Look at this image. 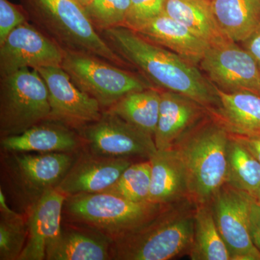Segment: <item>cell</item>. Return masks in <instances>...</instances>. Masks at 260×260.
Listing matches in <instances>:
<instances>
[{
    "mask_svg": "<svg viewBox=\"0 0 260 260\" xmlns=\"http://www.w3.org/2000/svg\"><path fill=\"white\" fill-rule=\"evenodd\" d=\"M101 34L155 88L190 97L207 109L220 104L216 88L199 67L126 27L108 29Z\"/></svg>",
    "mask_w": 260,
    "mask_h": 260,
    "instance_id": "cell-1",
    "label": "cell"
},
{
    "mask_svg": "<svg viewBox=\"0 0 260 260\" xmlns=\"http://www.w3.org/2000/svg\"><path fill=\"white\" fill-rule=\"evenodd\" d=\"M229 133L208 114L188 129L170 149L185 173L189 200L208 204L225 184Z\"/></svg>",
    "mask_w": 260,
    "mask_h": 260,
    "instance_id": "cell-2",
    "label": "cell"
},
{
    "mask_svg": "<svg viewBox=\"0 0 260 260\" xmlns=\"http://www.w3.org/2000/svg\"><path fill=\"white\" fill-rule=\"evenodd\" d=\"M196 205L190 200L164 205L155 216L113 241V259L169 260L188 255Z\"/></svg>",
    "mask_w": 260,
    "mask_h": 260,
    "instance_id": "cell-3",
    "label": "cell"
},
{
    "mask_svg": "<svg viewBox=\"0 0 260 260\" xmlns=\"http://www.w3.org/2000/svg\"><path fill=\"white\" fill-rule=\"evenodd\" d=\"M29 22L64 51L99 56L112 64L133 68L108 44L74 0H21Z\"/></svg>",
    "mask_w": 260,
    "mask_h": 260,
    "instance_id": "cell-4",
    "label": "cell"
},
{
    "mask_svg": "<svg viewBox=\"0 0 260 260\" xmlns=\"http://www.w3.org/2000/svg\"><path fill=\"white\" fill-rule=\"evenodd\" d=\"M164 205L135 203L101 191L67 197L64 210L70 218L114 241L155 216Z\"/></svg>",
    "mask_w": 260,
    "mask_h": 260,
    "instance_id": "cell-5",
    "label": "cell"
},
{
    "mask_svg": "<svg viewBox=\"0 0 260 260\" xmlns=\"http://www.w3.org/2000/svg\"><path fill=\"white\" fill-rule=\"evenodd\" d=\"M50 112L47 86L37 70L25 68L0 76L2 138L49 120Z\"/></svg>",
    "mask_w": 260,
    "mask_h": 260,
    "instance_id": "cell-6",
    "label": "cell"
},
{
    "mask_svg": "<svg viewBox=\"0 0 260 260\" xmlns=\"http://www.w3.org/2000/svg\"><path fill=\"white\" fill-rule=\"evenodd\" d=\"M61 67L73 83L95 99L102 109H109L127 94L153 88L138 72L121 68L92 54L64 51Z\"/></svg>",
    "mask_w": 260,
    "mask_h": 260,
    "instance_id": "cell-7",
    "label": "cell"
},
{
    "mask_svg": "<svg viewBox=\"0 0 260 260\" xmlns=\"http://www.w3.org/2000/svg\"><path fill=\"white\" fill-rule=\"evenodd\" d=\"M13 153L7 160V170L20 198L30 207L65 177L76 159L66 152Z\"/></svg>",
    "mask_w": 260,
    "mask_h": 260,
    "instance_id": "cell-8",
    "label": "cell"
},
{
    "mask_svg": "<svg viewBox=\"0 0 260 260\" xmlns=\"http://www.w3.org/2000/svg\"><path fill=\"white\" fill-rule=\"evenodd\" d=\"M198 67L222 91H249L260 95L259 67L239 43L229 41L210 47Z\"/></svg>",
    "mask_w": 260,
    "mask_h": 260,
    "instance_id": "cell-9",
    "label": "cell"
},
{
    "mask_svg": "<svg viewBox=\"0 0 260 260\" xmlns=\"http://www.w3.org/2000/svg\"><path fill=\"white\" fill-rule=\"evenodd\" d=\"M83 133L93 153L101 156L149 159L158 150L153 136L109 110L84 126Z\"/></svg>",
    "mask_w": 260,
    "mask_h": 260,
    "instance_id": "cell-10",
    "label": "cell"
},
{
    "mask_svg": "<svg viewBox=\"0 0 260 260\" xmlns=\"http://www.w3.org/2000/svg\"><path fill=\"white\" fill-rule=\"evenodd\" d=\"M251 195L225 183L210 205L219 232L232 260H260V252L249 234Z\"/></svg>",
    "mask_w": 260,
    "mask_h": 260,
    "instance_id": "cell-11",
    "label": "cell"
},
{
    "mask_svg": "<svg viewBox=\"0 0 260 260\" xmlns=\"http://www.w3.org/2000/svg\"><path fill=\"white\" fill-rule=\"evenodd\" d=\"M64 50L30 22L15 28L0 45V76L28 68L61 66Z\"/></svg>",
    "mask_w": 260,
    "mask_h": 260,
    "instance_id": "cell-12",
    "label": "cell"
},
{
    "mask_svg": "<svg viewBox=\"0 0 260 260\" xmlns=\"http://www.w3.org/2000/svg\"><path fill=\"white\" fill-rule=\"evenodd\" d=\"M36 70L47 86L51 107L49 120L83 128L100 119L103 112L99 103L80 90L61 66Z\"/></svg>",
    "mask_w": 260,
    "mask_h": 260,
    "instance_id": "cell-13",
    "label": "cell"
},
{
    "mask_svg": "<svg viewBox=\"0 0 260 260\" xmlns=\"http://www.w3.org/2000/svg\"><path fill=\"white\" fill-rule=\"evenodd\" d=\"M66 198L64 193L53 188L30 207L26 243L18 260L46 259L47 248L61 232V213Z\"/></svg>",
    "mask_w": 260,
    "mask_h": 260,
    "instance_id": "cell-14",
    "label": "cell"
},
{
    "mask_svg": "<svg viewBox=\"0 0 260 260\" xmlns=\"http://www.w3.org/2000/svg\"><path fill=\"white\" fill-rule=\"evenodd\" d=\"M133 164L129 158L83 156L75 160L56 188L67 197L104 191Z\"/></svg>",
    "mask_w": 260,
    "mask_h": 260,
    "instance_id": "cell-15",
    "label": "cell"
},
{
    "mask_svg": "<svg viewBox=\"0 0 260 260\" xmlns=\"http://www.w3.org/2000/svg\"><path fill=\"white\" fill-rule=\"evenodd\" d=\"M208 114L207 108L190 97L160 90L158 121L153 136L157 149L172 148L181 135Z\"/></svg>",
    "mask_w": 260,
    "mask_h": 260,
    "instance_id": "cell-16",
    "label": "cell"
},
{
    "mask_svg": "<svg viewBox=\"0 0 260 260\" xmlns=\"http://www.w3.org/2000/svg\"><path fill=\"white\" fill-rule=\"evenodd\" d=\"M215 88L220 104L207 109L208 114L230 135L259 136L260 95L249 91L229 93Z\"/></svg>",
    "mask_w": 260,
    "mask_h": 260,
    "instance_id": "cell-17",
    "label": "cell"
},
{
    "mask_svg": "<svg viewBox=\"0 0 260 260\" xmlns=\"http://www.w3.org/2000/svg\"><path fill=\"white\" fill-rule=\"evenodd\" d=\"M72 127L47 120L17 135L2 138V148L8 153H71L78 148V137Z\"/></svg>",
    "mask_w": 260,
    "mask_h": 260,
    "instance_id": "cell-18",
    "label": "cell"
},
{
    "mask_svg": "<svg viewBox=\"0 0 260 260\" xmlns=\"http://www.w3.org/2000/svg\"><path fill=\"white\" fill-rule=\"evenodd\" d=\"M135 32L196 66L199 65L210 47L185 25L165 13L150 20Z\"/></svg>",
    "mask_w": 260,
    "mask_h": 260,
    "instance_id": "cell-19",
    "label": "cell"
},
{
    "mask_svg": "<svg viewBox=\"0 0 260 260\" xmlns=\"http://www.w3.org/2000/svg\"><path fill=\"white\" fill-rule=\"evenodd\" d=\"M149 160L151 162L150 203L167 205L189 200L185 173L172 149L157 150Z\"/></svg>",
    "mask_w": 260,
    "mask_h": 260,
    "instance_id": "cell-20",
    "label": "cell"
},
{
    "mask_svg": "<svg viewBox=\"0 0 260 260\" xmlns=\"http://www.w3.org/2000/svg\"><path fill=\"white\" fill-rule=\"evenodd\" d=\"M164 13L185 25L210 47L232 41L220 28L211 0H167Z\"/></svg>",
    "mask_w": 260,
    "mask_h": 260,
    "instance_id": "cell-21",
    "label": "cell"
},
{
    "mask_svg": "<svg viewBox=\"0 0 260 260\" xmlns=\"http://www.w3.org/2000/svg\"><path fill=\"white\" fill-rule=\"evenodd\" d=\"M112 241L104 234L77 229H62L47 249L48 260H107L112 259Z\"/></svg>",
    "mask_w": 260,
    "mask_h": 260,
    "instance_id": "cell-22",
    "label": "cell"
},
{
    "mask_svg": "<svg viewBox=\"0 0 260 260\" xmlns=\"http://www.w3.org/2000/svg\"><path fill=\"white\" fill-rule=\"evenodd\" d=\"M214 14L230 40L242 42L260 26V0H211Z\"/></svg>",
    "mask_w": 260,
    "mask_h": 260,
    "instance_id": "cell-23",
    "label": "cell"
},
{
    "mask_svg": "<svg viewBox=\"0 0 260 260\" xmlns=\"http://www.w3.org/2000/svg\"><path fill=\"white\" fill-rule=\"evenodd\" d=\"M188 256L191 260H232L210 203L196 205L192 244Z\"/></svg>",
    "mask_w": 260,
    "mask_h": 260,
    "instance_id": "cell-24",
    "label": "cell"
},
{
    "mask_svg": "<svg viewBox=\"0 0 260 260\" xmlns=\"http://www.w3.org/2000/svg\"><path fill=\"white\" fill-rule=\"evenodd\" d=\"M160 104V90L153 87L127 94L107 110L153 137Z\"/></svg>",
    "mask_w": 260,
    "mask_h": 260,
    "instance_id": "cell-25",
    "label": "cell"
},
{
    "mask_svg": "<svg viewBox=\"0 0 260 260\" xmlns=\"http://www.w3.org/2000/svg\"><path fill=\"white\" fill-rule=\"evenodd\" d=\"M229 136L225 183L254 198L260 186V164L240 142Z\"/></svg>",
    "mask_w": 260,
    "mask_h": 260,
    "instance_id": "cell-26",
    "label": "cell"
},
{
    "mask_svg": "<svg viewBox=\"0 0 260 260\" xmlns=\"http://www.w3.org/2000/svg\"><path fill=\"white\" fill-rule=\"evenodd\" d=\"M151 181L149 159L126 168L114 185L104 191L135 203H148Z\"/></svg>",
    "mask_w": 260,
    "mask_h": 260,
    "instance_id": "cell-27",
    "label": "cell"
},
{
    "mask_svg": "<svg viewBox=\"0 0 260 260\" xmlns=\"http://www.w3.org/2000/svg\"><path fill=\"white\" fill-rule=\"evenodd\" d=\"M27 239V225L20 214L1 213L0 259L18 260Z\"/></svg>",
    "mask_w": 260,
    "mask_h": 260,
    "instance_id": "cell-28",
    "label": "cell"
},
{
    "mask_svg": "<svg viewBox=\"0 0 260 260\" xmlns=\"http://www.w3.org/2000/svg\"><path fill=\"white\" fill-rule=\"evenodd\" d=\"M130 0H92L84 7L89 20L99 32L124 26Z\"/></svg>",
    "mask_w": 260,
    "mask_h": 260,
    "instance_id": "cell-29",
    "label": "cell"
},
{
    "mask_svg": "<svg viewBox=\"0 0 260 260\" xmlns=\"http://www.w3.org/2000/svg\"><path fill=\"white\" fill-rule=\"evenodd\" d=\"M167 0H130L124 27L138 31L150 20L164 13Z\"/></svg>",
    "mask_w": 260,
    "mask_h": 260,
    "instance_id": "cell-30",
    "label": "cell"
},
{
    "mask_svg": "<svg viewBox=\"0 0 260 260\" xmlns=\"http://www.w3.org/2000/svg\"><path fill=\"white\" fill-rule=\"evenodd\" d=\"M27 22L28 16L23 5L0 0V45L15 28Z\"/></svg>",
    "mask_w": 260,
    "mask_h": 260,
    "instance_id": "cell-31",
    "label": "cell"
},
{
    "mask_svg": "<svg viewBox=\"0 0 260 260\" xmlns=\"http://www.w3.org/2000/svg\"><path fill=\"white\" fill-rule=\"evenodd\" d=\"M249 225L251 242L260 252V204L254 198L249 208Z\"/></svg>",
    "mask_w": 260,
    "mask_h": 260,
    "instance_id": "cell-32",
    "label": "cell"
},
{
    "mask_svg": "<svg viewBox=\"0 0 260 260\" xmlns=\"http://www.w3.org/2000/svg\"><path fill=\"white\" fill-rule=\"evenodd\" d=\"M239 44L254 58L260 68V26Z\"/></svg>",
    "mask_w": 260,
    "mask_h": 260,
    "instance_id": "cell-33",
    "label": "cell"
},
{
    "mask_svg": "<svg viewBox=\"0 0 260 260\" xmlns=\"http://www.w3.org/2000/svg\"><path fill=\"white\" fill-rule=\"evenodd\" d=\"M230 135L238 141L240 142L260 164V135L259 136Z\"/></svg>",
    "mask_w": 260,
    "mask_h": 260,
    "instance_id": "cell-34",
    "label": "cell"
},
{
    "mask_svg": "<svg viewBox=\"0 0 260 260\" xmlns=\"http://www.w3.org/2000/svg\"><path fill=\"white\" fill-rule=\"evenodd\" d=\"M74 1L79 3L82 6L85 7L87 5H88L92 0H74Z\"/></svg>",
    "mask_w": 260,
    "mask_h": 260,
    "instance_id": "cell-35",
    "label": "cell"
},
{
    "mask_svg": "<svg viewBox=\"0 0 260 260\" xmlns=\"http://www.w3.org/2000/svg\"><path fill=\"white\" fill-rule=\"evenodd\" d=\"M254 199H255L256 201H257L258 203H259L260 204V186L259 189H258L257 192H256V194L255 198H254Z\"/></svg>",
    "mask_w": 260,
    "mask_h": 260,
    "instance_id": "cell-36",
    "label": "cell"
}]
</instances>
